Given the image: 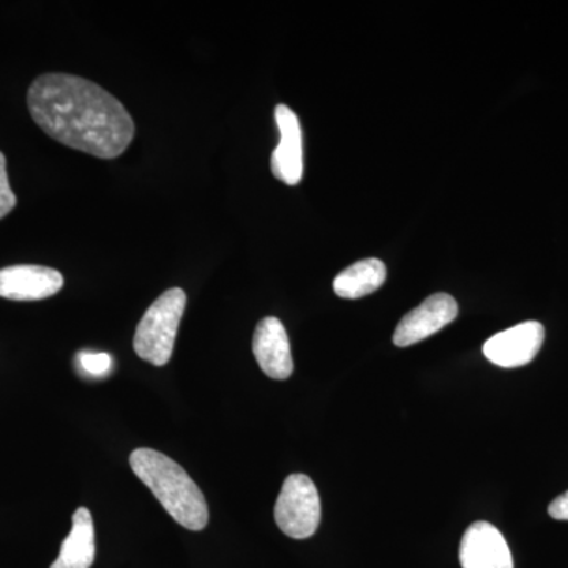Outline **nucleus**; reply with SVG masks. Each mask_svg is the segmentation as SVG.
I'll return each mask as SVG.
<instances>
[{"instance_id": "obj_11", "label": "nucleus", "mask_w": 568, "mask_h": 568, "mask_svg": "<svg viewBox=\"0 0 568 568\" xmlns=\"http://www.w3.org/2000/svg\"><path fill=\"white\" fill-rule=\"evenodd\" d=\"M95 560V529L91 511L85 507L73 514V526L63 540L59 558L51 568H91Z\"/></svg>"}, {"instance_id": "obj_14", "label": "nucleus", "mask_w": 568, "mask_h": 568, "mask_svg": "<svg viewBox=\"0 0 568 568\" xmlns=\"http://www.w3.org/2000/svg\"><path fill=\"white\" fill-rule=\"evenodd\" d=\"M17 207V196L11 190L9 174H7L6 155L0 152V220L6 219Z\"/></svg>"}, {"instance_id": "obj_5", "label": "nucleus", "mask_w": 568, "mask_h": 568, "mask_svg": "<svg viewBox=\"0 0 568 568\" xmlns=\"http://www.w3.org/2000/svg\"><path fill=\"white\" fill-rule=\"evenodd\" d=\"M457 316L458 304L452 295L444 293L429 295L422 305L407 313L396 325L395 346L407 347L424 342L428 336L437 334L448 324L454 323Z\"/></svg>"}, {"instance_id": "obj_4", "label": "nucleus", "mask_w": 568, "mask_h": 568, "mask_svg": "<svg viewBox=\"0 0 568 568\" xmlns=\"http://www.w3.org/2000/svg\"><path fill=\"white\" fill-rule=\"evenodd\" d=\"M275 521L283 534L295 540L315 536L321 523V499L312 478L293 474L284 480L275 504Z\"/></svg>"}, {"instance_id": "obj_3", "label": "nucleus", "mask_w": 568, "mask_h": 568, "mask_svg": "<svg viewBox=\"0 0 568 568\" xmlns=\"http://www.w3.org/2000/svg\"><path fill=\"white\" fill-rule=\"evenodd\" d=\"M185 306L186 294L181 287L168 290L149 306L133 339L134 353L142 361L155 366L171 361Z\"/></svg>"}, {"instance_id": "obj_6", "label": "nucleus", "mask_w": 568, "mask_h": 568, "mask_svg": "<svg viewBox=\"0 0 568 568\" xmlns=\"http://www.w3.org/2000/svg\"><path fill=\"white\" fill-rule=\"evenodd\" d=\"M544 342V325L528 321L493 335L484 345V354L491 364L503 368H518L536 358Z\"/></svg>"}, {"instance_id": "obj_13", "label": "nucleus", "mask_w": 568, "mask_h": 568, "mask_svg": "<svg viewBox=\"0 0 568 568\" xmlns=\"http://www.w3.org/2000/svg\"><path fill=\"white\" fill-rule=\"evenodd\" d=\"M77 362L82 372L93 377L106 376L112 368L111 355L106 353L82 351V353L78 354Z\"/></svg>"}, {"instance_id": "obj_2", "label": "nucleus", "mask_w": 568, "mask_h": 568, "mask_svg": "<svg viewBox=\"0 0 568 568\" xmlns=\"http://www.w3.org/2000/svg\"><path fill=\"white\" fill-rule=\"evenodd\" d=\"M130 466L179 525L189 530L205 529L207 500L179 463L153 448H136L130 455Z\"/></svg>"}, {"instance_id": "obj_10", "label": "nucleus", "mask_w": 568, "mask_h": 568, "mask_svg": "<svg viewBox=\"0 0 568 568\" xmlns=\"http://www.w3.org/2000/svg\"><path fill=\"white\" fill-rule=\"evenodd\" d=\"M253 354L264 375L272 379L284 381L294 372L290 336L282 321L264 317L257 324L253 336Z\"/></svg>"}, {"instance_id": "obj_1", "label": "nucleus", "mask_w": 568, "mask_h": 568, "mask_svg": "<svg viewBox=\"0 0 568 568\" xmlns=\"http://www.w3.org/2000/svg\"><path fill=\"white\" fill-rule=\"evenodd\" d=\"M28 106L48 136L97 159H118L136 132L132 115L114 95L74 74H41L29 88Z\"/></svg>"}, {"instance_id": "obj_15", "label": "nucleus", "mask_w": 568, "mask_h": 568, "mask_svg": "<svg viewBox=\"0 0 568 568\" xmlns=\"http://www.w3.org/2000/svg\"><path fill=\"white\" fill-rule=\"evenodd\" d=\"M549 517L559 519V521H568V491L556 497L548 507Z\"/></svg>"}, {"instance_id": "obj_9", "label": "nucleus", "mask_w": 568, "mask_h": 568, "mask_svg": "<svg viewBox=\"0 0 568 568\" xmlns=\"http://www.w3.org/2000/svg\"><path fill=\"white\" fill-rule=\"evenodd\" d=\"M459 562L463 568H514L506 538L487 521L467 528L459 545Z\"/></svg>"}, {"instance_id": "obj_8", "label": "nucleus", "mask_w": 568, "mask_h": 568, "mask_svg": "<svg viewBox=\"0 0 568 568\" xmlns=\"http://www.w3.org/2000/svg\"><path fill=\"white\" fill-rule=\"evenodd\" d=\"M63 287V276L43 265H11L0 268V297L32 302L52 297Z\"/></svg>"}, {"instance_id": "obj_7", "label": "nucleus", "mask_w": 568, "mask_h": 568, "mask_svg": "<svg viewBox=\"0 0 568 568\" xmlns=\"http://www.w3.org/2000/svg\"><path fill=\"white\" fill-rule=\"evenodd\" d=\"M275 121L280 130V142L278 148L272 153V174L286 185H297L304 178V142H302L301 122L286 104H278L275 108Z\"/></svg>"}, {"instance_id": "obj_12", "label": "nucleus", "mask_w": 568, "mask_h": 568, "mask_svg": "<svg viewBox=\"0 0 568 568\" xmlns=\"http://www.w3.org/2000/svg\"><path fill=\"white\" fill-rule=\"evenodd\" d=\"M387 278V267L383 261L369 257L349 265L334 280V291L342 298H361L375 293Z\"/></svg>"}]
</instances>
